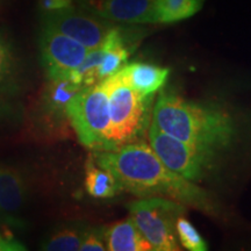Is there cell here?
<instances>
[{
  "label": "cell",
  "instance_id": "ffe728a7",
  "mask_svg": "<svg viewBox=\"0 0 251 251\" xmlns=\"http://www.w3.org/2000/svg\"><path fill=\"white\" fill-rule=\"evenodd\" d=\"M74 6V0H39L41 13L61 11V9Z\"/></svg>",
  "mask_w": 251,
  "mask_h": 251
},
{
  "label": "cell",
  "instance_id": "603a6c76",
  "mask_svg": "<svg viewBox=\"0 0 251 251\" xmlns=\"http://www.w3.org/2000/svg\"><path fill=\"white\" fill-rule=\"evenodd\" d=\"M0 222H2V215H1V212H0Z\"/></svg>",
  "mask_w": 251,
  "mask_h": 251
},
{
  "label": "cell",
  "instance_id": "d6986e66",
  "mask_svg": "<svg viewBox=\"0 0 251 251\" xmlns=\"http://www.w3.org/2000/svg\"><path fill=\"white\" fill-rule=\"evenodd\" d=\"M81 251H105L107 250L106 244L105 227H91L86 228L81 241Z\"/></svg>",
  "mask_w": 251,
  "mask_h": 251
},
{
  "label": "cell",
  "instance_id": "8fae6325",
  "mask_svg": "<svg viewBox=\"0 0 251 251\" xmlns=\"http://www.w3.org/2000/svg\"><path fill=\"white\" fill-rule=\"evenodd\" d=\"M120 79L142 96L155 94L168 80L170 70L148 63H130L117 72Z\"/></svg>",
  "mask_w": 251,
  "mask_h": 251
},
{
  "label": "cell",
  "instance_id": "9c48e42d",
  "mask_svg": "<svg viewBox=\"0 0 251 251\" xmlns=\"http://www.w3.org/2000/svg\"><path fill=\"white\" fill-rule=\"evenodd\" d=\"M80 7L109 23L157 24L155 0H78Z\"/></svg>",
  "mask_w": 251,
  "mask_h": 251
},
{
  "label": "cell",
  "instance_id": "5b68a950",
  "mask_svg": "<svg viewBox=\"0 0 251 251\" xmlns=\"http://www.w3.org/2000/svg\"><path fill=\"white\" fill-rule=\"evenodd\" d=\"M130 220L153 251L180 250L176 221L186 213V206L163 197H148L128 205Z\"/></svg>",
  "mask_w": 251,
  "mask_h": 251
},
{
  "label": "cell",
  "instance_id": "ac0fdd59",
  "mask_svg": "<svg viewBox=\"0 0 251 251\" xmlns=\"http://www.w3.org/2000/svg\"><path fill=\"white\" fill-rule=\"evenodd\" d=\"M176 234L181 247L190 251H206L208 246L205 242L197 228L184 215H180L176 221Z\"/></svg>",
  "mask_w": 251,
  "mask_h": 251
},
{
  "label": "cell",
  "instance_id": "e0dca14e",
  "mask_svg": "<svg viewBox=\"0 0 251 251\" xmlns=\"http://www.w3.org/2000/svg\"><path fill=\"white\" fill-rule=\"evenodd\" d=\"M87 227L79 225H67L55 229L45 238L41 249L47 251H77Z\"/></svg>",
  "mask_w": 251,
  "mask_h": 251
},
{
  "label": "cell",
  "instance_id": "6da1fadb",
  "mask_svg": "<svg viewBox=\"0 0 251 251\" xmlns=\"http://www.w3.org/2000/svg\"><path fill=\"white\" fill-rule=\"evenodd\" d=\"M99 166L111 171L124 190L142 198L163 197L212 214L215 203L205 190L172 172L142 140L113 150L96 151Z\"/></svg>",
  "mask_w": 251,
  "mask_h": 251
},
{
  "label": "cell",
  "instance_id": "7402d4cb",
  "mask_svg": "<svg viewBox=\"0 0 251 251\" xmlns=\"http://www.w3.org/2000/svg\"><path fill=\"white\" fill-rule=\"evenodd\" d=\"M9 108V105L6 101V99H0V119L5 115H7V111Z\"/></svg>",
  "mask_w": 251,
  "mask_h": 251
},
{
  "label": "cell",
  "instance_id": "30bf717a",
  "mask_svg": "<svg viewBox=\"0 0 251 251\" xmlns=\"http://www.w3.org/2000/svg\"><path fill=\"white\" fill-rule=\"evenodd\" d=\"M27 191L23 172L0 163V212L4 224L17 229L25 227L20 215L27 201Z\"/></svg>",
  "mask_w": 251,
  "mask_h": 251
},
{
  "label": "cell",
  "instance_id": "5bb4252c",
  "mask_svg": "<svg viewBox=\"0 0 251 251\" xmlns=\"http://www.w3.org/2000/svg\"><path fill=\"white\" fill-rule=\"evenodd\" d=\"M84 87L70 79H50L42 97V107L49 117H67V107ZM68 118V117H67Z\"/></svg>",
  "mask_w": 251,
  "mask_h": 251
},
{
  "label": "cell",
  "instance_id": "3957f363",
  "mask_svg": "<svg viewBox=\"0 0 251 251\" xmlns=\"http://www.w3.org/2000/svg\"><path fill=\"white\" fill-rule=\"evenodd\" d=\"M101 81L108 93L111 150L142 140L152 117L153 94L142 96L117 74Z\"/></svg>",
  "mask_w": 251,
  "mask_h": 251
},
{
  "label": "cell",
  "instance_id": "8992f818",
  "mask_svg": "<svg viewBox=\"0 0 251 251\" xmlns=\"http://www.w3.org/2000/svg\"><path fill=\"white\" fill-rule=\"evenodd\" d=\"M148 139L149 146L166 168L193 183L201 180L214 163L216 151L181 142L153 124L149 126Z\"/></svg>",
  "mask_w": 251,
  "mask_h": 251
},
{
  "label": "cell",
  "instance_id": "9a60e30c",
  "mask_svg": "<svg viewBox=\"0 0 251 251\" xmlns=\"http://www.w3.org/2000/svg\"><path fill=\"white\" fill-rule=\"evenodd\" d=\"M85 170V188L91 197L96 199H109L124 190L115 176L97 164L93 157L87 159Z\"/></svg>",
  "mask_w": 251,
  "mask_h": 251
},
{
  "label": "cell",
  "instance_id": "277c9868",
  "mask_svg": "<svg viewBox=\"0 0 251 251\" xmlns=\"http://www.w3.org/2000/svg\"><path fill=\"white\" fill-rule=\"evenodd\" d=\"M67 117L84 147L93 151L111 150L108 93L102 81L84 87L69 102Z\"/></svg>",
  "mask_w": 251,
  "mask_h": 251
},
{
  "label": "cell",
  "instance_id": "2e32d148",
  "mask_svg": "<svg viewBox=\"0 0 251 251\" xmlns=\"http://www.w3.org/2000/svg\"><path fill=\"white\" fill-rule=\"evenodd\" d=\"M205 0H155L157 24H176L193 17Z\"/></svg>",
  "mask_w": 251,
  "mask_h": 251
},
{
  "label": "cell",
  "instance_id": "ba28073f",
  "mask_svg": "<svg viewBox=\"0 0 251 251\" xmlns=\"http://www.w3.org/2000/svg\"><path fill=\"white\" fill-rule=\"evenodd\" d=\"M41 63L48 79H68L89 51L86 47L52 28L42 26L39 39Z\"/></svg>",
  "mask_w": 251,
  "mask_h": 251
},
{
  "label": "cell",
  "instance_id": "7c38bea8",
  "mask_svg": "<svg viewBox=\"0 0 251 251\" xmlns=\"http://www.w3.org/2000/svg\"><path fill=\"white\" fill-rule=\"evenodd\" d=\"M21 68L11 40L0 33V99L11 98L20 89Z\"/></svg>",
  "mask_w": 251,
  "mask_h": 251
},
{
  "label": "cell",
  "instance_id": "7a4b0ae2",
  "mask_svg": "<svg viewBox=\"0 0 251 251\" xmlns=\"http://www.w3.org/2000/svg\"><path fill=\"white\" fill-rule=\"evenodd\" d=\"M153 124L159 130L198 148L218 151L230 144L235 124L224 109L200 105L162 91L152 107Z\"/></svg>",
  "mask_w": 251,
  "mask_h": 251
},
{
  "label": "cell",
  "instance_id": "4fadbf2b",
  "mask_svg": "<svg viewBox=\"0 0 251 251\" xmlns=\"http://www.w3.org/2000/svg\"><path fill=\"white\" fill-rule=\"evenodd\" d=\"M106 244L109 251H149L152 250L130 219L105 227Z\"/></svg>",
  "mask_w": 251,
  "mask_h": 251
},
{
  "label": "cell",
  "instance_id": "44dd1931",
  "mask_svg": "<svg viewBox=\"0 0 251 251\" xmlns=\"http://www.w3.org/2000/svg\"><path fill=\"white\" fill-rule=\"evenodd\" d=\"M26 247L14 238L5 237L0 234V251H24Z\"/></svg>",
  "mask_w": 251,
  "mask_h": 251
},
{
  "label": "cell",
  "instance_id": "52a82bcc",
  "mask_svg": "<svg viewBox=\"0 0 251 251\" xmlns=\"http://www.w3.org/2000/svg\"><path fill=\"white\" fill-rule=\"evenodd\" d=\"M42 14V26L76 40L87 49L99 47L114 25L83 7H71Z\"/></svg>",
  "mask_w": 251,
  "mask_h": 251
}]
</instances>
